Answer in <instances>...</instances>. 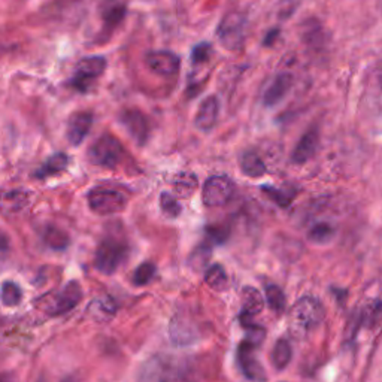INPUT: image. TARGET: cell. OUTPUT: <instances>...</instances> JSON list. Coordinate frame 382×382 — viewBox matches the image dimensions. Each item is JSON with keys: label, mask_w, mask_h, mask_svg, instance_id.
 I'll list each match as a JSON object with an SVG mask.
<instances>
[{"label": "cell", "mask_w": 382, "mask_h": 382, "mask_svg": "<svg viewBox=\"0 0 382 382\" xmlns=\"http://www.w3.org/2000/svg\"><path fill=\"white\" fill-rule=\"evenodd\" d=\"M326 310L314 296L300 297L290 313V329L296 336H304L314 331L324 321Z\"/></svg>", "instance_id": "cell-1"}, {"label": "cell", "mask_w": 382, "mask_h": 382, "mask_svg": "<svg viewBox=\"0 0 382 382\" xmlns=\"http://www.w3.org/2000/svg\"><path fill=\"white\" fill-rule=\"evenodd\" d=\"M126 239L109 235L99 244L94 256V267L103 275H114L128 256Z\"/></svg>", "instance_id": "cell-2"}, {"label": "cell", "mask_w": 382, "mask_h": 382, "mask_svg": "<svg viewBox=\"0 0 382 382\" xmlns=\"http://www.w3.org/2000/svg\"><path fill=\"white\" fill-rule=\"evenodd\" d=\"M248 18L245 14L233 11L224 15L217 27V38L219 44L230 51H238L242 48L247 36Z\"/></svg>", "instance_id": "cell-3"}, {"label": "cell", "mask_w": 382, "mask_h": 382, "mask_svg": "<svg viewBox=\"0 0 382 382\" xmlns=\"http://www.w3.org/2000/svg\"><path fill=\"white\" fill-rule=\"evenodd\" d=\"M88 206L97 215H114L119 214L127 205V197L117 188L99 185L88 191Z\"/></svg>", "instance_id": "cell-4"}, {"label": "cell", "mask_w": 382, "mask_h": 382, "mask_svg": "<svg viewBox=\"0 0 382 382\" xmlns=\"http://www.w3.org/2000/svg\"><path fill=\"white\" fill-rule=\"evenodd\" d=\"M126 156V149L113 135L100 136L96 142L88 149L90 162L99 167L115 169L123 162Z\"/></svg>", "instance_id": "cell-5"}, {"label": "cell", "mask_w": 382, "mask_h": 382, "mask_svg": "<svg viewBox=\"0 0 382 382\" xmlns=\"http://www.w3.org/2000/svg\"><path fill=\"white\" fill-rule=\"evenodd\" d=\"M108 66L106 58L103 56H90L79 60L75 67V74L70 79V85L79 93H88L93 87L96 79L103 75Z\"/></svg>", "instance_id": "cell-6"}, {"label": "cell", "mask_w": 382, "mask_h": 382, "mask_svg": "<svg viewBox=\"0 0 382 382\" xmlns=\"http://www.w3.org/2000/svg\"><path fill=\"white\" fill-rule=\"evenodd\" d=\"M236 185L227 175H214L206 179L202 191L204 204L209 208L224 206L233 199Z\"/></svg>", "instance_id": "cell-7"}, {"label": "cell", "mask_w": 382, "mask_h": 382, "mask_svg": "<svg viewBox=\"0 0 382 382\" xmlns=\"http://www.w3.org/2000/svg\"><path fill=\"white\" fill-rule=\"evenodd\" d=\"M118 122L124 127L128 136L132 138L136 145L144 147L151 133V126H149V119L144 113H140L139 109H124L122 114L118 117Z\"/></svg>", "instance_id": "cell-8"}, {"label": "cell", "mask_w": 382, "mask_h": 382, "mask_svg": "<svg viewBox=\"0 0 382 382\" xmlns=\"http://www.w3.org/2000/svg\"><path fill=\"white\" fill-rule=\"evenodd\" d=\"M258 345H256L254 342H251L249 339H244L240 342L238 347V365L240 367V372L247 379L251 381H265L267 379L263 366L260 365V361L257 360L256 356V349Z\"/></svg>", "instance_id": "cell-9"}, {"label": "cell", "mask_w": 382, "mask_h": 382, "mask_svg": "<svg viewBox=\"0 0 382 382\" xmlns=\"http://www.w3.org/2000/svg\"><path fill=\"white\" fill-rule=\"evenodd\" d=\"M83 300V288L78 281H70L51 300V305L48 306V314L51 317L65 315L69 310L75 309L79 301Z\"/></svg>", "instance_id": "cell-10"}, {"label": "cell", "mask_w": 382, "mask_h": 382, "mask_svg": "<svg viewBox=\"0 0 382 382\" xmlns=\"http://www.w3.org/2000/svg\"><path fill=\"white\" fill-rule=\"evenodd\" d=\"M145 63L160 76H174L179 72L181 58L167 49H158V51H149L145 56Z\"/></svg>", "instance_id": "cell-11"}, {"label": "cell", "mask_w": 382, "mask_h": 382, "mask_svg": "<svg viewBox=\"0 0 382 382\" xmlns=\"http://www.w3.org/2000/svg\"><path fill=\"white\" fill-rule=\"evenodd\" d=\"M265 299L254 287H244L242 290V306L239 313V323L244 329L254 326V318L263 310Z\"/></svg>", "instance_id": "cell-12"}, {"label": "cell", "mask_w": 382, "mask_h": 382, "mask_svg": "<svg viewBox=\"0 0 382 382\" xmlns=\"http://www.w3.org/2000/svg\"><path fill=\"white\" fill-rule=\"evenodd\" d=\"M93 119V114L87 113V110H79V113L70 115L66 128V138L70 145L79 147L84 142V139L88 136L90 130H92Z\"/></svg>", "instance_id": "cell-13"}, {"label": "cell", "mask_w": 382, "mask_h": 382, "mask_svg": "<svg viewBox=\"0 0 382 382\" xmlns=\"http://www.w3.org/2000/svg\"><path fill=\"white\" fill-rule=\"evenodd\" d=\"M319 145V130L317 126L309 127L305 135L299 139V142L291 154V162L294 165H305L317 153Z\"/></svg>", "instance_id": "cell-14"}, {"label": "cell", "mask_w": 382, "mask_h": 382, "mask_svg": "<svg viewBox=\"0 0 382 382\" xmlns=\"http://www.w3.org/2000/svg\"><path fill=\"white\" fill-rule=\"evenodd\" d=\"M219 115V99L213 94L208 96L199 106L194 118V126L204 133H209L217 126Z\"/></svg>", "instance_id": "cell-15"}, {"label": "cell", "mask_w": 382, "mask_h": 382, "mask_svg": "<svg viewBox=\"0 0 382 382\" xmlns=\"http://www.w3.org/2000/svg\"><path fill=\"white\" fill-rule=\"evenodd\" d=\"M294 78L288 72H281L278 74L270 85L266 88V92L263 93V105L266 108H272L278 103L283 102L288 92L293 87Z\"/></svg>", "instance_id": "cell-16"}, {"label": "cell", "mask_w": 382, "mask_h": 382, "mask_svg": "<svg viewBox=\"0 0 382 382\" xmlns=\"http://www.w3.org/2000/svg\"><path fill=\"white\" fill-rule=\"evenodd\" d=\"M117 310L118 305L115 304V300L109 296L94 299L87 308L88 315L94 321H99V323H106V321H109L117 314Z\"/></svg>", "instance_id": "cell-17"}, {"label": "cell", "mask_w": 382, "mask_h": 382, "mask_svg": "<svg viewBox=\"0 0 382 382\" xmlns=\"http://www.w3.org/2000/svg\"><path fill=\"white\" fill-rule=\"evenodd\" d=\"M239 167L242 170V174L248 178H261L267 174L265 162L253 149L244 151V153L239 156Z\"/></svg>", "instance_id": "cell-18"}, {"label": "cell", "mask_w": 382, "mask_h": 382, "mask_svg": "<svg viewBox=\"0 0 382 382\" xmlns=\"http://www.w3.org/2000/svg\"><path fill=\"white\" fill-rule=\"evenodd\" d=\"M127 8L123 0H106L102 6V18L105 28L114 30L123 23Z\"/></svg>", "instance_id": "cell-19"}, {"label": "cell", "mask_w": 382, "mask_h": 382, "mask_svg": "<svg viewBox=\"0 0 382 382\" xmlns=\"http://www.w3.org/2000/svg\"><path fill=\"white\" fill-rule=\"evenodd\" d=\"M28 204V194L23 190H13L6 191L0 196V209L5 214L19 213Z\"/></svg>", "instance_id": "cell-20"}, {"label": "cell", "mask_w": 382, "mask_h": 382, "mask_svg": "<svg viewBox=\"0 0 382 382\" xmlns=\"http://www.w3.org/2000/svg\"><path fill=\"white\" fill-rule=\"evenodd\" d=\"M69 166V157L65 153H56L49 158L45 160V163L38 169V172L35 174V176L38 179H45L49 176H54L60 172H63L66 170V167Z\"/></svg>", "instance_id": "cell-21"}, {"label": "cell", "mask_w": 382, "mask_h": 382, "mask_svg": "<svg viewBox=\"0 0 382 382\" xmlns=\"http://www.w3.org/2000/svg\"><path fill=\"white\" fill-rule=\"evenodd\" d=\"M261 193L266 194L270 200H272L274 204H276L278 206L281 208H287L290 206V204L293 202L296 194H297V190L296 188H291V187H274V185H269V184H265L260 187Z\"/></svg>", "instance_id": "cell-22"}, {"label": "cell", "mask_w": 382, "mask_h": 382, "mask_svg": "<svg viewBox=\"0 0 382 382\" xmlns=\"http://www.w3.org/2000/svg\"><path fill=\"white\" fill-rule=\"evenodd\" d=\"M291 358H293V348L290 342L285 338L278 339L272 349V366L278 372H283L291 363Z\"/></svg>", "instance_id": "cell-23"}, {"label": "cell", "mask_w": 382, "mask_h": 382, "mask_svg": "<svg viewBox=\"0 0 382 382\" xmlns=\"http://www.w3.org/2000/svg\"><path fill=\"white\" fill-rule=\"evenodd\" d=\"M197 185H199L197 176L191 172H181L172 179V187L175 194L183 199H188L190 196H193Z\"/></svg>", "instance_id": "cell-24"}, {"label": "cell", "mask_w": 382, "mask_h": 382, "mask_svg": "<svg viewBox=\"0 0 382 382\" xmlns=\"http://www.w3.org/2000/svg\"><path fill=\"white\" fill-rule=\"evenodd\" d=\"M44 242L48 248L54 251H65L70 244V238L60 227L48 226L44 232Z\"/></svg>", "instance_id": "cell-25"}, {"label": "cell", "mask_w": 382, "mask_h": 382, "mask_svg": "<svg viewBox=\"0 0 382 382\" xmlns=\"http://www.w3.org/2000/svg\"><path fill=\"white\" fill-rule=\"evenodd\" d=\"M205 283L215 291H224L229 287V276L226 269L219 263L210 266L205 272Z\"/></svg>", "instance_id": "cell-26"}, {"label": "cell", "mask_w": 382, "mask_h": 382, "mask_svg": "<svg viewBox=\"0 0 382 382\" xmlns=\"http://www.w3.org/2000/svg\"><path fill=\"white\" fill-rule=\"evenodd\" d=\"M336 235L335 227L329 223H317L309 229L308 240L315 245H326L333 240Z\"/></svg>", "instance_id": "cell-27"}, {"label": "cell", "mask_w": 382, "mask_h": 382, "mask_svg": "<svg viewBox=\"0 0 382 382\" xmlns=\"http://www.w3.org/2000/svg\"><path fill=\"white\" fill-rule=\"evenodd\" d=\"M157 275V266L153 261H144L140 263L132 275V283L135 287H145Z\"/></svg>", "instance_id": "cell-28"}, {"label": "cell", "mask_w": 382, "mask_h": 382, "mask_svg": "<svg viewBox=\"0 0 382 382\" xmlns=\"http://www.w3.org/2000/svg\"><path fill=\"white\" fill-rule=\"evenodd\" d=\"M265 296H266V301L269 308L274 310L276 314H281L285 310V293L283 291V288L275 285V284H269L265 288Z\"/></svg>", "instance_id": "cell-29"}, {"label": "cell", "mask_w": 382, "mask_h": 382, "mask_svg": "<svg viewBox=\"0 0 382 382\" xmlns=\"http://www.w3.org/2000/svg\"><path fill=\"white\" fill-rule=\"evenodd\" d=\"M0 299L5 306H17L23 299V291L14 281H6L0 288Z\"/></svg>", "instance_id": "cell-30"}, {"label": "cell", "mask_w": 382, "mask_h": 382, "mask_svg": "<svg viewBox=\"0 0 382 382\" xmlns=\"http://www.w3.org/2000/svg\"><path fill=\"white\" fill-rule=\"evenodd\" d=\"M170 338L176 345H188L191 342H194L193 330L185 327L184 321H174L170 326Z\"/></svg>", "instance_id": "cell-31"}, {"label": "cell", "mask_w": 382, "mask_h": 382, "mask_svg": "<svg viewBox=\"0 0 382 382\" xmlns=\"http://www.w3.org/2000/svg\"><path fill=\"white\" fill-rule=\"evenodd\" d=\"M213 247L209 245V242L206 240V242H202L200 244L194 251L193 254H191L190 257V265L193 266L196 270H202L206 267L208 261L210 258V254H213Z\"/></svg>", "instance_id": "cell-32"}, {"label": "cell", "mask_w": 382, "mask_h": 382, "mask_svg": "<svg viewBox=\"0 0 382 382\" xmlns=\"http://www.w3.org/2000/svg\"><path fill=\"white\" fill-rule=\"evenodd\" d=\"M160 208H162L163 214L169 218H178L181 213H183V208H181L176 197L167 193V191H163V193L160 194Z\"/></svg>", "instance_id": "cell-33"}, {"label": "cell", "mask_w": 382, "mask_h": 382, "mask_svg": "<svg viewBox=\"0 0 382 382\" xmlns=\"http://www.w3.org/2000/svg\"><path fill=\"white\" fill-rule=\"evenodd\" d=\"M210 54H213V45L209 42H200L191 49V63L193 66H200L209 62Z\"/></svg>", "instance_id": "cell-34"}, {"label": "cell", "mask_w": 382, "mask_h": 382, "mask_svg": "<svg viewBox=\"0 0 382 382\" xmlns=\"http://www.w3.org/2000/svg\"><path fill=\"white\" fill-rule=\"evenodd\" d=\"M206 240L210 244L223 245L229 239V227L227 226H208L206 227Z\"/></svg>", "instance_id": "cell-35"}, {"label": "cell", "mask_w": 382, "mask_h": 382, "mask_svg": "<svg viewBox=\"0 0 382 382\" xmlns=\"http://www.w3.org/2000/svg\"><path fill=\"white\" fill-rule=\"evenodd\" d=\"M8 247H9V240H8V236L0 230V253H5V251H8Z\"/></svg>", "instance_id": "cell-36"}]
</instances>
